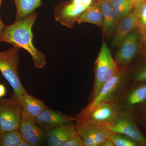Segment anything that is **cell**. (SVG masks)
Returning <instances> with one entry per match:
<instances>
[{"instance_id": "31", "label": "cell", "mask_w": 146, "mask_h": 146, "mask_svg": "<svg viewBox=\"0 0 146 146\" xmlns=\"http://www.w3.org/2000/svg\"><path fill=\"white\" fill-rule=\"evenodd\" d=\"M100 146H114L111 141L107 139L103 142Z\"/></svg>"}, {"instance_id": "1", "label": "cell", "mask_w": 146, "mask_h": 146, "mask_svg": "<svg viewBox=\"0 0 146 146\" xmlns=\"http://www.w3.org/2000/svg\"><path fill=\"white\" fill-rule=\"evenodd\" d=\"M38 14L36 12L30 14L25 18L6 25L0 36V42H6L13 46L26 50L31 56L34 66L42 69L46 63L43 53L35 47L33 43L32 27Z\"/></svg>"}, {"instance_id": "11", "label": "cell", "mask_w": 146, "mask_h": 146, "mask_svg": "<svg viewBox=\"0 0 146 146\" xmlns=\"http://www.w3.org/2000/svg\"><path fill=\"white\" fill-rule=\"evenodd\" d=\"M76 126L78 134L85 146H100L107 139L108 129L106 127L89 123L76 125Z\"/></svg>"}, {"instance_id": "24", "label": "cell", "mask_w": 146, "mask_h": 146, "mask_svg": "<svg viewBox=\"0 0 146 146\" xmlns=\"http://www.w3.org/2000/svg\"><path fill=\"white\" fill-rule=\"evenodd\" d=\"M129 80L132 83L146 82V61L130 74L128 72Z\"/></svg>"}, {"instance_id": "14", "label": "cell", "mask_w": 146, "mask_h": 146, "mask_svg": "<svg viewBox=\"0 0 146 146\" xmlns=\"http://www.w3.org/2000/svg\"><path fill=\"white\" fill-rule=\"evenodd\" d=\"M77 133L76 125L72 123L65 124L47 131V143L49 146H62L69 138Z\"/></svg>"}, {"instance_id": "18", "label": "cell", "mask_w": 146, "mask_h": 146, "mask_svg": "<svg viewBox=\"0 0 146 146\" xmlns=\"http://www.w3.org/2000/svg\"><path fill=\"white\" fill-rule=\"evenodd\" d=\"M103 17L98 0L94 1L92 4L82 14L77 23L80 24L87 23L94 24L102 28Z\"/></svg>"}, {"instance_id": "32", "label": "cell", "mask_w": 146, "mask_h": 146, "mask_svg": "<svg viewBox=\"0 0 146 146\" xmlns=\"http://www.w3.org/2000/svg\"><path fill=\"white\" fill-rule=\"evenodd\" d=\"M18 146H31V144L27 141L25 139H24L23 138L21 139V142L19 144Z\"/></svg>"}, {"instance_id": "25", "label": "cell", "mask_w": 146, "mask_h": 146, "mask_svg": "<svg viewBox=\"0 0 146 146\" xmlns=\"http://www.w3.org/2000/svg\"><path fill=\"white\" fill-rule=\"evenodd\" d=\"M62 146H85L83 140L78 134L69 138Z\"/></svg>"}, {"instance_id": "35", "label": "cell", "mask_w": 146, "mask_h": 146, "mask_svg": "<svg viewBox=\"0 0 146 146\" xmlns=\"http://www.w3.org/2000/svg\"><path fill=\"white\" fill-rule=\"evenodd\" d=\"M2 98H0V102H1V100Z\"/></svg>"}, {"instance_id": "2", "label": "cell", "mask_w": 146, "mask_h": 146, "mask_svg": "<svg viewBox=\"0 0 146 146\" xmlns=\"http://www.w3.org/2000/svg\"><path fill=\"white\" fill-rule=\"evenodd\" d=\"M129 82L128 71H119L105 84L94 99L75 117L85 115L101 104L115 102L128 87Z\"/></svg>"}, {"instance_id": "3", "label": "cell", "mask_w": 146, "mask_h": 146, "mask_svg": "<svg viewBox=\"0 0 146 146\" xmlns=\"http://www.w3.org/2000/svg\"><path fill=\"white\" fill-rule=\"evenodd\" d=\"M107 44L103 40L94 66V82L89 102L94 99L102 86L119 72Z\"/></svg>"}, {"instance_id": "4", "label": "cell", "mask_w": 146, "mask_h": 146, "mask_svg": "<svg viewBox=\"0 0 146 146\" xmlns=\"http://www.w3.org/2000/svg\"><path fill=\"white\" fill-rule=\"evenodd\" d=\"M20 48L14 46L0 52V72L13 89V94L19 102L26 91L22 85L18 72Z\"/></svg>"}, {"instance_id": "5", "label": "cell", "mask_w": 146, "mask_h": 146, "mask_svg": "<svg viewBox=\"0 0 146 146\" xmlns=\"http://www.w3.org/2000/svg\"><path fill=\"white\" fill-rule=\"evenodd\" d=\"M134 112L130 110H120L115 122L107 128L112 132L134 140L140 146H146V138L137 125Z\"/></svg>"}, {"instance_id": "28", "label": "cell", "mask_w": 146, "mask_h": 146, "mask_svg": "<svg viewBox=\"0 0 146 146\" xmlns=\"http://www.w3.org/2000/svg\"><path fill=\"white\" fill-rule=\"evenodd\" d=\"M6 94V90L4 85L0 84V98L5 96Z\"/></svg>"}, {"instance_id": "22", "label": "cell", "mask_w": 146, "mask_h": 146, "mask_svg": "<svg viewBox=\"0 0 146 146\" xmlns=\"http://www.w3.org/2000/svg\"><path fill=\"white\" fill-rule=\"evenodd\" d=\"M23 138L19 129L0 133V146H18Z\"/></svg>"}, {"instance_id": "12", "label": "cell", "mask_w": 146, "mask_h": 146, "mask_svg": "<svg viewBox=\"0 0 146 146\" xmlns=\"http://www.w3.org/2000/svg\"><path fill=\"white\" fill-rule=\"evenodd\" d=\"M19 130L23 137L31 144V146H39L46 138L45 133L36 124L34 119L26 115L22 111Z\"/></svg>"}, {"instance_id": "16", "label": "cell", "mask_w": 146, "mask_h": 146, "mask_svg": "<svg viewBox=\"0 0 146 146\" xmlns=\"http://www.w3.org/2000/svg\"><path fill=\"white\" fill-rule=\"evenodd\" d=\"M20 103L22 111L33 119L40 115L47 108L44 102L30 95L27 91L23 95Z\"/></svg>"}, {"instance_id": "13", "label": "cell", "mask_w": 146, "mask_h": 146, "mask_svg": "<svg viewBox=\"0 0 146 146\" xmlns=\"http://www.w3.org/2000/svg\"><path fill=\"white\" fill-rule=\"evenodd\" d=\"M34 119L36 124L47 132L57 127L72 123L74 121V117L48 107Z\"/></svg>"}, {"instance_id": "23", "label": "cell", "mask_w": 146, "mask_h": 146, "mask_svg": "<svg viewBox=\"0 0 146 146\" xmlns=\"http://www.w3.org/2000/svg\"><path fill=\"white\" fill-rule=\"evenodd\" d=\"M107 138L111 141L114 146H140L134 140L124 135L114 133L109 129L107 133Z\"/></svg>"}, {"instance_id": "9", "label": "cell", "mask_w": 146, "mask_h": 146, "mask_svg": "<svg viewBox=\"0 0 146 146\" xmlns=\"http://www.w3.org/2000/svg\"><path fill=\"white\" fill-rule=\"evenodd\" d=\"M115 103L120 110H130L146 105V82L133 83Z\"/></svg>"}, {"instance_id": "10", "label": "cell", "mask_w": 146, "mask_h": 146, "mask_svg": "<svg viewBox=\"0 0 146 146\" xmlns=\"http://www.w3.org/2000/svg\"><path fill=\"white\" fill-rule=\"evenodd\" d=\"M88 7L72 0L60 3L55 7V19L64 26L72 28Z\"/></svg>"}, {"instance_id": "33", "label": "cell", "mask_w": 146, "mask_h": 146, "mask_svg": "<svg viewBox=\"0 0 146 146\" xmlns=\"http://www.w3.org/2000/svg\"><path fill=\"white\" fill-rule=\"evenodd\" d=\"M128 1H129L132 4V5L134 6V7H135L136 4H137L138 2H139L140 1H142V0H128Z\"/></svg>"}, {"instance_id": "29", "label": "cell", "mask_w": 146, "mask_h": 146, "mask_svg": "<svg viewBox=\"0 0 146 146\" xmlns=\"http://www.w3.org/2000/svg\"><path fill=\"white\" fill-rule=\"evenodd\" d=\"M142 36V42L143 45V50L144 53L146 57V32L145 33H143Z\"/></svg>"}, {"instance_id": "7", "label": "cell", "mask_w": 146, "mask_h": 146, "mask_svg": "<svg viewBox=\"0 0 146 146\" xmlns=\"http://www.w3.org/2000/svg\"><path fill=\"white\" fill-rule=\"evenodd\" d=\"M22 108L20 102L13 94L0 102V133L19 129Z\"/></svg>"}, {"instance_id": "21", "label": "cell", "mask_w": 146, "mask_h": 146, "mask_svg": "<svg viewBox=\"0 0 146 146\" xmlns=\"http://www.w3.org/2000/svg\"><path fill=\"white\" fill-rule=\"evenodd\" d=\"M136 17V29L141 33L146 32V0H142L133 9Z\"/></svg>"}, {"instance_id": "30", "label": "cell", "mask_w": 146, "mask_h": 146, "mask_svg": "<svg viewBox=\"0 0 146 146\" xmlns=\"http://www.w3.org/2000/svg\"><path fill=\"white\" fill-rule=\"evenodd\" d=\"M2 3L0 2V7H1V5ZM6 25H5L2 22V21L1 20V18H0V36L2 34L4 30L5 29V27Z\"/></svg>"}, {"instance_id": "6", "label": "cell", "mask_w": 146, "mask_h": 146, "mask_svg": "<svg viewBox=\"0 0 146 146\" xmlns=\"http://www.w3.org/2000/svg\"><path fill=\"white\" fill-rule=\"evenodd\" d=\"M115 102L101 104L91 109L85 115L74 117L76 124H93L107 127L115 122L119 113Z\"/></svg>"}, {"instance_id": "20", "label": "cell", "mask_w": 146, "mask_h": 146, "mask_svg": "<svg viewBox=\"0 0 146 146\" xmlns=\"http://www.w3.org/2000/svg\"><path fill=\"white\" fill-rule=\"evenodd\" d=\"M115 11L118 23L123 18L131 13L134 6L128 0H108Z\"/></svg>"}, {"instance_id": "34", "label": "cell", "mask_w": 146, "mask_h": 146, "mask_svg": "<svg viewBox=\"0 0 146 146\" xmlns=\"http://www.w3.org/2000/svg\"><path fill=\"white\" fill-rule=\"evenodd\" d=\"M0 2L2 3V0H0Z\"/></svg>"}, {"instance_id": "27", "label": "cell", "mask_w": 146, "mask_h": 146, "mask_svg": "<svg viewBox=\"0 0 146 146\" xmlns=\"http://www.w3.org/2000/svg\"><path fill=\"white\" fill-rule=\"evenodd\" d=\"M140 120L141 123L146 127V105L145 106L141 113Z\"/></svg>"}, {"instance_id": "19", "label": "cell", "mask_w": 146, "mask_h": 146, "mask_svg": "<svg viewBox=\"0 0 146 146\" xmlns=\"http://www.w3.org/2000/svg\"><path fill=\"white\" fill-rule=\"evenodd\" d=\"M16 8V21L25 18L42 6L41 0H13Z\"/></svg>"}, {"instance_id": "26", "label": "cell", "mask_w": 146, "mask_h": 146, "mask_svg": "<svg viewBox=\"0 0 146 146\" xmlns=\"http://www.w3.org/2000/svg\"><path fill=\"white\" fill-rule=\"evenodd\" d=\"M74 2L83 5L87 7L90 6L92 4L94 0H72Z\"/></svg>"}, {"instance_id": "8", "label": "cell", "mask_w": 146, "mask_h": 146, "mask_svg": "<svg viewBox=\"0 0 146 146\" xmlns=\"http://www.w3.org/2000/svg\"><path fill=\"white\" fill-rule=\"evenodd\" d=\"M115 55V61L120 71H128L129 67L136 58L139 49V35L133 31L120 45Z\"/></svg>"}, {"instance_id": "17", "label": "cell", "mask_w": 146, "mask_h": 146, "mask_svg": "<svg viewBox=\"0 0 146 146\" xmlns=\"http://www.w3.org/2000/svg\"><path fill=\"white\" fill-rule=\"evenodd\" d=\"M101 8L103 22L102 27L105 35H109L115 31L118 24L117 16L111 4L108 0H98Z\"/></svg>"}, {"instance_id": "15", "label": "cell", "mask_w": 146, "mask_h": 146, "mask_svg": "<svg viewBox=\"0 0 146 146\" xmlns=\"http://www.w3.org/2000/svg\"><path fill=\"white\" fill-rule=\"evenodd\" d=\"M136 29V17L133 10L118 23L112 40L113 46H119L129 33Z\"/></svg>"}]
</instances>
